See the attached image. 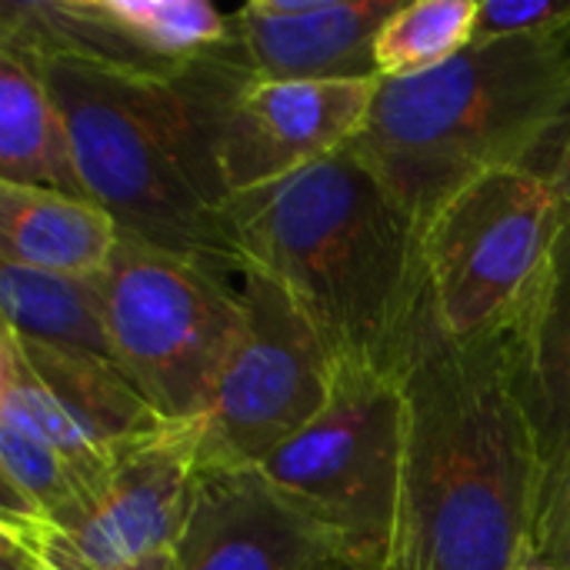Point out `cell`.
Segmentation results:
<instances>
[{
  "instance_id": "obj_1",
  "label": "cell",
  "mask_w": 570,
  "mask_h": 570,
  "mask_svg": "<svg viewBox=\"0 0 570 570\" xmlns=\"http://www.w3.org/2000/svg\"><path fill=\"white\" fill-rule=\"evenodd\" d=\"M394 377L404 448L391 570H518L538 524L541 458L511 327L458 344L431 307Z\"/></svg>"
},
{
  "instance_id": "obj_2",
  "label": "cell",
  "mask_w": 570,
  "mask_h": 570,
  "mask_svg": "<svg viewBox=\"0 0 570 570\" xmlns=\"http://www.w3.org/2000/svg\"><path fill=\"white\" fill-rule=\"evenodd\" d=\"M27 50L63 114L83 190L117 220L120 237L227 277L240 274L227 227L220 134L254 73L234 43V27L227 43L177 73H134Z\"/></svg>"
},
{
  "instance_id": "obj_3",
  "label": "cell",
  "mask_w": 570,
  "mask_h": 570,
  "mask_svg": "<svg viewBox=\"0 0 570 570\" xmlns=\"http://www.w3.org/2000/svg\"><path fill=\"white\" fill-rule=\"evenodd\" d=\"M240 277L277 281L337 371L394 377L431 314L421 227L351 150L227 204Z\"/></svg>"
},
{
  "instance_id": "obj_4",
  "label": "cell",
  "mask_w": 570,
  "mask_h": 570,
  "mask_svg": "<svg viewBox=\"0 0 570 570\" xmlns=\"http://www.w3.org/2000/svg\"><path fill=\"white\" fill-rule=\"evenodd\" d=\"M570 107V23L471 43L451 63L384 80L364 130L347 144L424 224L471 180L531 167Z\"/></svg>"
},
{
  "instance_id": "obj_5",
  "label": "cell",
  "mask_w": 570,
  "mask_h": 570,
  "mask_svg": "<svg viewBox=\"0 0 570 570\" xmlns=\"http://www.w3.org/2000/svg\"><path fill=\"white\" fill-rule=\"evenodd\" d=\"M104 301L117 367L170 424H197L240 334L244 287L120 237L104 271Z\"/></svg>"
},
{
  "instance_id": "obj_6",
  "label": "cell",
  "mask_w": 570,
  "mask_h": 570,
  "mask_svg": "<svg viewBox=\"0 0 570 570\" xmlns=\"http://www.w3.org/2000/svg\"><path fill=\"white\" fill-rule=\"evenodd\" d=\"M404 407L397 377L344 374L331 404L257 471L314 518L351 570H391Z\"/></svg>"
},
{
  "instance_id": "obj_7",
  "label": "cell",
  "mask_w": 570,
  "mask_h": 570,
  "mask_svg": "<svg viewBox=\"0 0 570 570\" xmlns=\"http://www.w3.org/2000/svg\"><path fill=\"white\" fill-rule=\"evenodd\" d=\"M568 217L558 190L528 167L461 187L421 230L441 331L471 344L508 331L531 297Z\"/></svg>"
},
{
  "instance_id": "obj_8",
  "label": "cell",
  "mask_w": 570,
  "mask_h": 570,
  "mask_svg": "<svg viewBox=\"0 0 570 570\" xmlns=\"http://www.w3.org/2000/svg\"><path fill=\"white\" fill-rule=\"evenodd\" d=\"M244 324L207 414L194 424L200 471L261 468L334 397L337 364L294 297L247 271Z\"/></svg>"
},
{
  "instance_id": "obj_9",
  "label": "cell",
  "mask_w": 570,
  "mask_h": 570,
  "mask_svg": "<svg viewBox=\"0 0 570 570\" xmlns=\"http://www.w3.org/2000/svg\"><path fill=\"white\" fill-rule=\"evenodd\" d=\"M200 481L194 424L120 461L53 521L0 514V548L50 570H130L170 558Z\"/></svg>"
},
{
  "instance_id": "obj_10",
  "label": "cell",
  "mask_w": 570,
  "mask_h": 570,
  "mask_svg": "<svg viewBox=\"0 0 570 570\" xmlns=\"http://www.w3.org/2000/svg\"><path fill=\"white\" fill-rule=\"evenodd\" d=\"M0 417L53 448L87 484L174 428L110 361L0 334Z\"/></svg>"
},
{
  "instance_id": "obj_11",
  "label": "cell",
  "mask_w": 570,
  "mask_h": 570,
  "mask_svg": "<svg viewBox=\"0 0 570 570\" xmlns=\"http://www.w3.org/2000/svg\"><path fill=\"white\" fill-rule=\"evenodd\" d=\"M234 20L204 0H3L0 37L134 73H177L227 43Z\"/></svg>"
},
{
  "instance_id": "obj_12",
  "label": "cell",
  "mask_w": 570,
  "mask_h": 570,
  "mask_svg": "<svg viewBox=\"0 0 570 570\" xmlns=\"http://www.w3.org/2000/svg\"><path fill=\"white\" fill-rule=\"evenodd\" d=\"M381 83V77H250L234 97L220 134V174L230 200L287 180L344 150L364 130Z\"/></svg>"
},
{
  "instance_id": "obj_13",
  "label": "cell",
  "mask_w": 570,
  "mask_h": 570,
  "mask_svg": "<svg viewBox=\"0 0 570 570\" xmlns=\"http://www.w3.org/2000/svg\"><path fill=\"white\" fill-rule=\"evenodd\" d=\"M331 534L281 498L257 468L200 471L170 570H327Z\"/></svg>"
},
{
  "instance_id": "obj_14",
  "label": "cell",
  "mask_w": 570,
  "mask_h": 570,
  "mask_svg": "<svg viewBox=\"0 0 570 570\" xmlns=\"http://www.w3.org/2000/svg\"><path fill=\"white\" fill-rule=\"evenodd\" d=\"M401 0H250L234 43L257 80L377 77L374 43Z\"/></svg>"
},
{
  "instance_id": "obj_15",
  "label": "cell",
  "mask_w": 570,
  "mask_h": 570,
  "mask_svg": "<svg viewBox=\"0 0 570 570\" xmlns=\"http://www.w3.org/2000/svg\"><path fill=\"white\" fill-rule=\"evenodd\" d=\"M511 354L541 458V518L570 471V210L531 297L511 324Z\"/></svg>"
},
{
  "instance_id": "obj_16",
  "label": "cell",
  "mask_w": 570,
  "mask_h": 570,
  "mask_svg": "<svg viewBox=\"0 0 570 570\" xmlns=\"http://www.w3.org/2000/svg\"><path fill=\"white\" fill-rule=\"evenodd\" d=\"M117 244V220L94 200L0 184V261L47 274L100 277Z\"/></svg>"
},
{
  "instance_id": "obj_17",
  "label": "cell",
  "mask_w": 570,
  "mask_h": 570,
  "mask_svg": "<svg viewBox=\"0 0 570 570\" xmlns=\"http://www.w3.org/2000/svg\"><path fill=\"white\" fill-rule=\"evenodd\" d=\"M0 184L43 187L87 197L73 164L63 114L37 67V57L0 37Z\"/></svg>"
},
{
  "instance_id": "obj_18",
  "label": "cell",
  "mask_w": 570,
  "mask_h": 570,
  "mask_svg": "<svg viewBox=\"0 0 570 570\" xmlns=\"http://www.w3.org/2000/svg\"><path fill=\"white\" fill-rule=\"evenodd\" d=\"M0 307L3 327L27 341L83 351L117 364L107 327L104 274L70 277L0 261Z\"/></svg>"
},
{
  "instance_id": "obj_19",
  "label": "cell",
  "mask_w": 570,
  "mask_h": 570,
  "mask_svg": "<svg viewBox=\"0 0 570 570\" xmlns=\"http://www.w3.org/2000/svg\"><path fill=\"white\" fill-rule=\"evenodd\" d=\"M481 0H411L394 10L374 43L381 80L431 73L474 43Z\"/></svg>"
},
{
  "instance_id": "obj_20",
  "label": "cell",
  "mask_w": 570,
  "mask_h": 570,
  "mask_svg": "<svg viewBox=\"0 0 570 570\" xmlns=\"http://www.w3.org/2000/svg\"><path fill=\"white\" fill-rule=\"evenodd\" d=\"M570 23V0H481L474 43L548 33Z\"/></svg>"
},
{
  "instance_id": "obj_21",
  "label": "cell",
  "mask_w": 570,
  "mask_h": 570,
  "mask_svg": "<svg viewBox=\"0 0 570 570\" xmlns=\"http://www.w3.org/2000/svg\"><path fill=\"white\" fill-rule=\"evenodd\" d=\"M528 558L554 570H570V471L534 524Z\"/></svg>"
},
{
  "instance_id": "obj_22",
  "label": "cell",
  "mask_w": 570,
  "mask_h": 570,
  "mask_svg": "<svg viewBox=\"0 0 570 570\" xmlns=\"http://www.w3.org/2000/svg\"><path fill=\"white\" fill-rule=\"evenodd\" d=\"M528 170L541 174L558 190V197L564 200V207L570 210V107L568 114L561 117V124L551 130V137L544 140V147L538 150V157L531 160Z\"/></svg>"
},
{
  "instance_id": "obj_23",
  "label": "cell",
  "mask_w": 570,
  "mask_h": 570,
  "mask_svg": "<svg viewBox=\"0 0 570 570\" xmlns=\"http://www.w3.org/2000/svg\"><path fill=\"white\" fill-rule=\"evenodd\" d=\"M0 570H50V568L30 564L27 558H20V554H13V551H3V548H0ZM130 570H170V558H157V561H147V564H140V568H130Z\"/></svg>"
},
{
  "instance_id": "obj_24",
  "label": "cell",
  "mask_w": 570,
  "mask_h": 570,
  "mask_svg": "<svg viewBox=\"0 0 570 570\" xmlns=\"http://www.w3.org/2000/svg\"><path fill=\"white\" fill-rule=\"evenodd\" d=\"M518 570H554V568H548V564H541V561H534V558H528L524 564Z\"/></svg>"
},
{
  "instance_id": "obj_25",
  "label": "cell",
  "mask_w": 570,
  "mask_h": 570,
  "mask_svg": "<svg viewBox=\"0 0 570 570\" xmlns=\"http://www.w3.org/2000/svg\"><path fill=\"white\" fill-rule=\"evenodd\" d=\"M327 570H351V568H347L344 561H334V564H331V568H327Z\"/></svg>"
}]
</instances>
